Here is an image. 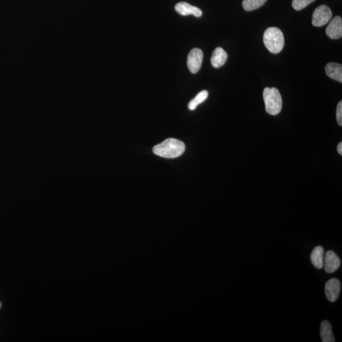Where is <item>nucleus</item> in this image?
Listing matches in <instances>:
<instances>
[{
	"instance_id": "1",
	"label": "nucleus",
	"mask_w": 342,
	"mask_h": 342,
	"mask_svg": "<svg viewBox=\"0 0 342 342\" xmlns=\"http://www.w3.org/2000/svg\"><path fill=\"white\" fill-rule=\"evenodd\" d=\"M185 151V145L181 141L169 138L153 148L154 153L157 156L167 159H174L180 157Z\"/></svg>"
},
{
	"instance_id": "2",
	"label": "nucleus",
	"mask_w": 342,
	"mask_h": 342,
	"mask_svg": "<svg viewBox=\"0 0 342 342\" xmlns=\"http://www.w3.org/2000/svg\"><path fill=\"white\" fill-rule=\"evenodd\" d=\"M263 42L270 52L275 54L280 53L284 46L283 32L277 28H269L264 32Z\"/></svg>"
},
{
	"instance_id": "3",
	"label": "nucleus",
	"mask_w": 342,
	"mask_h": 342,
	"mask_svg": "<svg viewBox=\"0 0 342 342\" xmlns=\"http://www.w3.org/2000/svg\"><path fill=\"white\" fill-rule=\"evenodd\" d=\"M265 110L271 115L276 116L281 112L283 101L280 93L276 88H265L263 91Z\"/></svg>"
},
{
	"instance_id": "4",
	"label": "nucleus",
	"mask_w": 342,
	"mask_h": 342,
	"mask_svg": "<svg viewBox=\"0 0 342 342\" xmlns=\"http://www.w3.org/2000/svg\"><path fill=\"white\" fill-rule=\"evenodd\" d=\"M332 17V10L327 5H320L314 10L312 23L316 27H321L329 23Z\"/></svg>"
},
{
	"instance_id": "5",
	"label": "nucleus",
	"mask_w": 342,
	"mask_h": 342,
	"mask_svg": "<svg viewBox=\"0 0 342 342\" xmlns=\"http://www.w3.org/2000/svg\"><path fill=\"white\" fill-rule=\"evenodd\" d=\"M203 58V51L200 49L195 48L189 51L187 59V65L189 71L193 74H196L199 71L202 67Z\"/></svg>"
},
{
	"instance_id": "6",
	"label": "nucleus",
	"mask_w": 342,
	"mask_h": 342,
	"mask_svg": "<svg viewBox=\"0 0 342 342\" xmlns=\"http://www.w3.org/2000/svg\"><path fill=\"white\" fill-rule=\"evenodd\" d=\"M341 284L336 278H332L327 281L325 285V294L330 302H335L340 295Z\"/></svg>"
},
{
	"instance_id": "7",
	"label": "nucleus",
	"mask_w": 342,
	"mask_h": 342,
	"mask_svg": "<svg viewBox=\"0 0 342 342\" xmlns=\"http://www.w3.org/2000/svg\"><path fill=\"white\" fill-rule=\"evenodd\" d=\"M340 258L333 251H328L325 254L323 267H325L326 272L328 273L335 272L340 268Z\"/></svg>"
},
{
	"instance_id": "8",
	"label": "nucleus",
	"mask_w": 342,
	"mask_h": 342,
	"mask_svg": "<svg viewBox=\"0 0 342 342\" xmlns=\"http://www.w3.org/2000/svg\"><path fill=\"white\" fill-rule=\"evenodd\" d=\"M327 36L332 40H338L342 36V19L340 16H336L330 22L326 29Z\"/></svg>"
},
{
	"instance_id": "9",
	"label": "nucleus",
	"mask_w": 342,
	"mask_h": 342,
	"mask_svg": "<svg viewBox=\"0 0 342 342\" xmlns=\"http://www.w3.org/2000/svg\"><path fill=\"white\" fill-rule=\"evenodd\" d=\"M175 10L180 15L186 16L193 15L197 17L202 15V12L199 8L189 5L188 3L180 2L176 5Z\"/></svg>"
},
{
	"instance_id": "10",
	"label": "nucleus",
	"mask_w": 342,
	"mask_h": 342,
	"mask_svg": "<svg viewBox=\"0 0 342 342\" xmlns=\"http://www.w3.org/2000/svg\"><path fill=\"white\" fill-rule=\"evenodd\" d=\"M227 54L222 48H216L213 51L211 62L213 67L218 68L224 66L227 60Z\"/></svg>"
},
{
	"instance_id": "11",
	"label": "nucleus",
	"mask_w": 342,
	"mask_h": 342,
	"mask_svg": "<svg viewBox=\"0 0 342 342\" xmlns=\"http://www.w3.org/2000/svg\"><path fill=\"white\" fill-rule=\"evenodd\" d=\"M325 71L328 77L333 80L342 83V66L340 64L329 63L325 67Z\"/></svg>"
},
{
	"instance_id": "12",
	"label": "nucleus",
	"mask_w": 342,
	"mask_h": 342,
	"mask_svg": "<svg viewBox=\"0 0 342 342\" xmlns=\"http://www.w3.org/2000/svg\"><path fill=\"white\" fill-rule=\"evenodd\" d=\"M325 252L321 246L315 247L311 255L312 264L317 269L321 270L324 265Z\"/></svg>"
},
{
	"instance_id": "13",
	"label": "nucleus",
	"mask_w": 342,
	"mask_h": 342,
	"mask_svg": "<svg viewBox=\"0 0 342 342\" xmlns=\"http://www.w3.org/2000/svg\"><path fill=\"white\" fill-rule=\"evenodd\" d=\"M320 334L323 342H335V337H334L332 327L331 323L325 320L321 322L320 327Z\"/></svg>"
},
{
	"instance_id": "14",
	"label": "nucleus",
	"mask_w": 342,
	"mask_h": 342,
	"mask_svg": "<svg viewBox=\"0 0 342 342\" xmlns=\"http://www.w3.org/2000/svg\"><path fill=\"white\" fill-rule=\"evenodd\" d=\"M268 0H243L242 5L246 11H253L259 9Z\"/></svg>"
},
{
	"instance_id": "15",
	"label": "nucleus",
	"mask_w": 342,
	"mask_h": 342,
	"mask_svg": "<svg viewBox=\"0 0 342 342\" xmlns=\"http://www.w3.org/2000/svg\"><path fill=\"white\" fill-rule=\"evenodd\" d=\"M208 93L207 91L203 90L195 97V99L191 100L188 104V108L189 110H194L197 107V106L202 104L207 99Z\"/></svg>"
},
{
	"instance_id": "16",
	"label": "nucleus",
	"mask_w": 342,
	"mask_h": 342,
	"mask_svg": "<svg viewBox=\"0 0 342 342\" xmlns=\"http://www.w3.org/2000/svg\"><path fill=\"white\" fill-rule=\"evenodd\" d=\"M314 1L315 0H293L292 7L296 10H301Z\"/></svg>"
},
{
	"instance_id": "17",
	"label": "nucleus",
	"mask_w": 342,
	"mask_h": 342,
	"mask_svg": "<svg viewBox=\"0 0 342 342\" xmlns=\"http://www.w3.org/2000/svg\"><path fill=\"white\" fill-rule=\"evenodd\" d=\"M336 119H337L338 124L341 126L342 125V102L338 103L337 108H336Z\"/></svg>"
},
{
	"instance_id": "18",
	"label": "nucleus",
	"mask_w": 342,
	"mask_h": 342,
	"mask_svg": "<svg viewBox=\"0 0 342 342\" xmlns=\"http://www.w3.org/2000/svg\"><path fill=\"white\" fill-rule=\"evenodd\" d=\"M337 150L339 153V154L342 155V143L340 142V143L338 144V147H337Z\"/></svg>"
},
{
	"instance_id": "19",
	"label": "nucleus",
	"mask_w": 342,
	"mask_h": 342,
	"mask_svg": "<svg viewBox=\"0 0 342 342\" xmlns=\"http://www.w3.org/2000/svg\"><path fill=\"white\" fill-rule=\"evenodd\" d=\"M1 307H2V303L1 302H0V308H1Z\"/></svg>"
}]
</instances>
